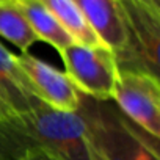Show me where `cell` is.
I'll list each match as a JSON object with an SVG mask.
<instances>
[{
  "mask_svg": "<svg viewBox=\"0 0 160 160\" xmlns=\"http://www.w3.org/2000/svg\"><path fill=\"white\" fill-rule=\"evenodd\" d=\"M104 46L116 57L127 47V33L118 0H72Z\"/></svg>",
  "mask_w": 160,
  "mask_h": 160,
  "instance_id": "8",
  "label": "cell"
},
{
  "mask_svg": "<svg viewBox=\"0 0 160 160\" xmlns=\"http://www.w3.org/2000/svg\"><path fill=\"white\" fill-rule=\"evenodd\" d=\"M0 119H5V118H3V115H2V112H0Z\"/></svg>",
  "mask_w": 160,
  "mask_h": 160,
  "instance_id": "13",
  "label": "cell"
},
{
  "mask_svg": "<svg viewBox=\"0 0 160 160\" xmlns=\"http://www.w3.org/2000/svg\"><path fill=\"white\" fill-rule=\"evenodd\" d=\"M16 61L30 82L38 101L58 112L75 113L78 110L83 94L64 71L53 68L28 52L16 55Z\"/></svg>",
  "mask_w": 160,
  "mask_h": 160,
  "instance_id": "6",
  "label": "cell"
},
{
  "mask_svg": "<svg viewBox=\"0 0 160 160\" xmlns=\"http://www.w3.org/2000/svg\"><path fill=\"white\" fill-rule=\"evenodd\" d=\"M77 44L104 46L72 0H39Z\"/></svg>",
  "mask_w": 160,
  "mask_h": 160,
  "instance_id": "10",
  "label": "cell"
},
{
  "mask_svg": "<svg viewBox=\"0 0 160 160\" xmlns=\"http://www.w3.org/2000/svg\"><path fill=\"white\" fill-rule=\"evenodd\" d=\"M38 98L25 74L11 53L0 42V112L3 118L21 116L38 105Z\"/></svg>",
  "mask_w": 160,
  "mask_h": 160,
  "instance_id": "7",
  "label": "cell"
},
{
  "mask_svg": "<svg viewBox=\"0 0 160 160\" xmlns=\"http://www.w3.org/2000/svg\"><path fill=\"white\" fill-rule=\"evenodd\" d=\"M0 2H3V0H0Z\"/></svg>",
  "mask_w": 160,
  "mask_h": 160,
  "instance_id": "14",
  "label": "cell"
},
{
  "mask_svg": "<svg viewBox=\"0 0 160 160\" xmlns=\"http://www.w3.org/2000/svg\"><path fill=\"white\" fill-rule=\"evenodd\" d=\"M112 102L133 124L160 138V83L157 75L119 69Z\"/></svg>",
  "mask_w": 160,
  "mask_h": 160,
  "instance_id": "5",
  "label": "cell"
},
{
  "mask_svg": "<svg viewBox=\"0 0 160 160\" xmlns=\"http://www.w3.org/2000/svg\"><path fill=\"white\" fill-rule=\"evenodd\" d=\"M21 160H55V158H52V157H49L46 154H32V155H27V157H24Z\"/></svg>",
  "mask_w": 160,
  "mask_h": 160,
  "instance_id": "12",
  "label": "cell"
},
{
  "mask_svg": "<svg viewBox=\"0 0 160 160\" xmlns=\"http://www.w3.org/2000/svg\"><path fill=\"white\" fill-rule=\"evenodd\" d=\"M58 53L64 72L80 93L98 101H112L119 74L116 53L112 49L74 42Z\"/></svg>",
  "mask_w": 160,
  "mask_h": 160,
  "instance_id": "4",
  "label": "cell"
},
{
  "mask_svg": "<svg viewBox=\"0 0 160 160\" xmlns=\"http://www.w3.org/2000/svg\"><path fill=\"white\" fill-rule=\"evenodd\" d=\"M127 47L116 57L119 69L149 72L158 77L160 0H118Z\"/></svg>",
  "mask_w": 160,
  "mask_h": 160,
  "instance_id": "3",
  "label": "cell"
},
{
  "mask_svg": "<svg viewBox=\"0 0 160 160\" xmlns=\"http://www.w3.org/2000/svg\"><path fill=\"white\" fill-rule=\"evenodd\" d=\"M77 113L96 160H160L158 138L127 119L112 101L83 94Z\"/></svg>",
  "mask_w": 160,
  "mask_h": 160,
  "instance_id": "2",
  "label": "cell"
},
{
  "mask_svg": "<svg viewBox=\"0 0 160 160\" xmlns=\"http://www.w3.org/2000/svg\"><path fill=\"white\" fill-rule=\"evenodd\" d=\"M14 2L38 41L50 44L58 52L75 42L39 0H14Z\"/></svg>",
  "mask_w": 160,
  "mask_h": 160,
  "instance_id": "9",
  "label": "cell"
},
{
  "mask_svg": "<svg viewBox=\"0 0 160 160\" xmlns=\"http://www.w3.org/2000/svg\"><path fill=\"white\" fill-rule=\"evenodd\" d=\"M32 154L55 160H96L82 116L42 102L25 115L0 119V160H21Z\"/></svg>",
  "mask_w": 160,
  "mask_h": 160,
  "instance_id": "1",
  "label": "cell"
},
{
  "mask_svg": "<svg viewBox=\"0 0 160 160\" xmlns=\"http://www.w3.org/2000/svg\"><path fill=\"white\" fill-rule=\"evenodd\" d=\"M0 36L21 49L22 53L38 41L14 0L0 2Z\"/></svg>",
  "mask_w": 160,
  "mask_h": 160,
  "instance_id": "11",
  "label": "cell"
}]
</instances>
